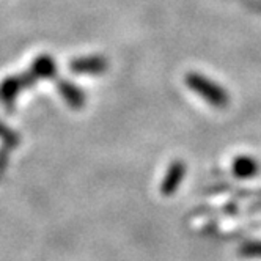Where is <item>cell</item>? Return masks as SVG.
<instances>
[{"label":"cell","instance_id":"obj_3","mask_svg":"<svg viewBox=\"0 0 261 261\" xmlns=\"http://www.w3.org/2000/svg\"><path fill=\"white\" fill-rule=\"evenodd\" d=\"M259 170L258 162L249 156H239L233 162V172L241 179H249L253 178Z\"/></svg>","mask_w":261,"mask_h":261},{"label":"cell","instance_id":"obj_7","mask_svg":"<svg viewBox=\"0 0 261 261\" xmlns=\"http://www.w3.org/2000/svg\"><path fill=\"white\" fill-rule=\"evenodd\" d=\"M239 255L247 258H261V242H250V244L242 246Z\"/></svg>","mask_w":261,"mask_h":261},{"label":"cell","instance_id":"obj_4","mask_svg":"<svg viewBox=\"0 0 261 261\" xmlns=\"http://www.w3.org/2000/svg\"><path fill=\"white\" fill-rule=\"evenodd\" d=\"M60 93L63 95L65 101L74 107V109H77V107H82L84 106V93L76 88L72 84H68V82H60Z\"/></svg>","mask_w":261,"mask_h":261},{"label":"cell","instance_id":"obj_5","mask_svg":"<svg viewBox=\"0 0 261 261\" xmlns=\"http://www.w3.org/2000/svg\"><path fill=\"white\" fill-rule=\"evenodd\" d=\"M72 71L76 72H84V74H96L104 71L106 63L101 59H84V60H76L71 65Z\"/></svg>","mask_w":261,"mask_h":261},{"label":"cell","instance_id":"obj_6","mask_svg":"<svg viewBox=\"0 0 261 261\" xmlns=\"http://www.w3.org/2000/svg\"><path fill=\"white\" fill-rule=\"evenodd\" d=\"M55 71V66L52 63L50 59H40L38 62L35 63V72L38 74V76H43V77H50Z\"/></svg>","mask_w":261,"mask_h":261},{"label":"cell","instance_id":"obj_2","mask_svg":"<svg viewBox=\"0 0 261 261\" xmlns=\"http://www.w3.org/2000/svg\"><path fill=\"white\" fill-rule=\"evenodd\" d=\"M184 173H186V167L182 162L179 161H175L172 165H170V169L167 170V175L161 184V192L164 195H172L176 192L178 189V186L181 184V181L184 179Z\"/></svg>","mask_w":261,"mask_h":261},{"label":"cell","instance_id":"obj_1","mask_svg":"<svg viewBox=\"0 0 261 261\" xmlns=\"http://www.w3.org/2000/svg\"><path fill=\"white\" fill-rule=\"evenodd\" d=\"M186 82H188L191 90H194L197 95H200L208 104H211L214 107H225L228 104L227 91L220 85L211 82L210 79L200 76V74L191 72L188 79H186Z\"/></svg>","mask_w":261,"mask_h":261},{"label":"cell","instance_id":"obj_8","mask_svg":"<svg viewBox=\"0 0 261 261\" xmlns=\"http://www.w3.org/2000/svg\"><path fill=\"white\" fill-rule=\"evenodd\" d=\"M19 91V84H16V82H8L7 85H4V88H2V93H4V98L7 99V101H11L13 99V96L16 95V93ZM4 99V101H5Z\"/></svg>","mask_w":261,"mask_h":261}]
</instances>
